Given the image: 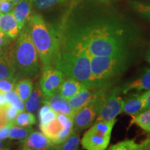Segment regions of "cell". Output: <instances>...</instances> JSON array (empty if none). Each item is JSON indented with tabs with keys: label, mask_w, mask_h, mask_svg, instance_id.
<instances>
[{
	"label": "cell",
	"mask_w": 150,
	"mask_h": 150,
	"mask_svg": "<svg viewBox=\"0 0 150 150\" xmlns=\"http://www.w3.org/2000/svg\"><path fill=\"white\" fill-rule=\"evenodd\" d=\"M56 31L60 37L83 48L90 56L133 53L132 48L140 42L138 29L112 16L72 18Z\"/></svg>",
	"instance_id": "obj_1"
},
{
	"label": "cell",
	"mask_w": 150,
	"mask_h": 150,
	"mask_svg": "<svg viewBox=\"0 0 150 150\" xmlns=\"http://www.w3.org/2000/svg\"><path fill=\"white\" fill-rule=\"evenodd\" d=\"M53 66L66 77L79 81L92 88L91 56L83 48L60 37Z\"/></svg>",
	"instance_id": "obj_2"
},
{
	"label": "cell",
	"mask_w": 150,
	"mask_h": 150,
	"mask_svg": "<svg viewBox=\"0 0 150 150\" xmlns=\"http://www.w3.org/2000/svg\"><path fill=\"white\" fill-rule=\"evenodd\" d=\"M133 59V53L106 56H91L92 89L106 91L126 72Z\"/></svg>",
	"instance_id": "obj_3"
},
{
	"label": "cell",
	"mask_w": 150,
	"mask_h": 150,
	"mask_svg": "<svg viewBox=\"0 0 150 150\" xmlns=\"http://www.w3.org/2000/svg\"><path fill=\"white\" fill-rule=\"evenodd\" d=\"M27 26L42 68L53 66L59 47V36L56 29L47 24L42 16L39 14L30 16Z\"/></svg>",
	"instance_id": "obj_4"
},
{
	"label": "cell",
	"mask_w": 150,
	"mask_h": 150,
	"mask_svg": "<svg viewBox=\"0 0 150 150\" xmlns=\"http://www.w3.org/2000/svg\"><path fill=\"white\" fill-rule=\"evenodd\" d=\"M13 54L16 72L20 77L32 78L38 75L40 71V58L26 24L19 35Z\"/></svg>",
	"instance_id": "obj_5"
},
{
	"label": "cell",
	"mask_w": 150,
	"mask_h": 150,
	"mask_svg": "<svg viewBox=\"0 0 150 150\" xmlns=\"http://www.w3.org/2000/svg\"><path fill=\"white\" fill-rule=\"evenodd\" d=\"M39 127L42 134L55 146L64 142L71 134L73 131V120L69 116L58 113L53 120L39 125Z\"/></svg>",
	"instance_id": "obj_6"
},
{
	"label": "cell",
	"mask_w": 150,
	"mask_h": 150,
	"mask_svg": "<svg viewBox=\"0 0 150 150\" xmlns=\"http://www.w3.org/2000/svg\"><path fill=\"white\" fill-rule=\"evenodd\" d=\"M105 92L96 91V93L91 102L76 112L72 119L74 130L79 132L93 125L106 98Z\"/></svg>",
	"instance_id": "obj_7"
},
{
	"label": "cell",
	"mask_w": 150,
	"mask_h": 150,
	"mask_svg": "<svg viewBox=\"0 0 150 150\" xmlns=\"http://www.w3.org/2000/svg\"><path fill=\"white\" fill-rule=\"evenodd\" d=\"M120 88H115L106 96L99 110L96 121L116 119V117L122 112L124 99L120 96Z\"/></svg>",
	"instance_id": "obj_8"
},
{
	"label": "cell",
	"mask_w": 150,
	"mask_h": 150,
	"mask_svg": "<svg viewBox=\"0 0 150 150\" xmlns=\"http://www.w3.org/2000/svg\"><path fill=\"white\" fill-rule=\"evenodd\" d=\"M65 78V74L54 66L42 68L39 86L42 91L43 99L48 98L58 93L60 86Z\"/></svg>",
	"instance_id": "obj_9"
},
{
	"label": "cell",
	"mask_w": 150,
	"mask_h": 150,
	"mask_svg": "<svg viewBox=\"0 0 150 150\" xmlns=\"http://www.w3.org/2000/svg\"><path fill=\"white\" fill-rule=\"evenodd\" d=\"M110 136H104L89 129L81 139L82 147L87 150H104L108 147Z\"/></svg>",
	"instance_id": "obj_10"
},
{
	"label": "cell",
	"mask_w": 150,
	"mask_h": 150,
	"mask_svg": "<svg viewBox=\"0 0 150 150\" xmlns=\"http://www.w3.org/2000/svg\"><path fill=\"white\" fill-rule=\"evenodd\" d=\"M16 74L13 50L6 47L0 48V80L13 78Z\"/></svg>",
	"instance_id": "obj_11"
},
{
	"label": "cell",
	"mask_w": 150,
	"mask_h": 150,
	"mask_svg": "<svg viewBox=\"0 0 150 150\" xmlns=\"http://www.w3.org/2000/svg\"><path fill=\"white\" fill-rule=\"evenodd\" d=\"M52 142L42 133L32 131L20 142V149L24 150L49 149L53 147Z\"/></svg>",
	"instance_id": "obj_12"
},
{
	"label": "cell",
	"mask_w": 150,
	"mask_h": 150,
	"mask_svg": "<svg viewBox=\"0 0 150 150\" xmlns=\"http://www.w3.org/2000/svg\"><path fill=\"white\" fill-rule=\"evenodd\" d=\"M42 103L48 104L57 113L63 114L73 119L76 111L73 109L69 101L56 93L48 98L43 99Z\"/></svg>",
	"instance_id": "obj_13"
},
{
	"label": "cell",
	"mask_w": 150,
	"mask_h": 150,
	"mask_svg": "<svg viewBox=\"0 0 150 150\" xmlns=\"http://www.w3.org/2000/svg\"><path fill=\"white\" fill-rule=\"evenodd\" d=\"M145 102L144 94L134 93L124 99L122 112L128 115H137L145 110Z\"/></svg>",
	"instance_id": "obj_14"
},
{
	"label": "cell",
	"mask_w": 150,
	"mask_h": 150,
	"mask_svg": "<svg viewBox=\"0 0 150 150\" xmlns=\"http://www.w3.org/2000/svg\"><path fill=\"white\" fill-rule=\"evenodd\" d=\"M150 89V68H145L138 78L125 84L121 89L123 94H128L131 91L140 93Z\"/></svg>",
	"instance_id": "obj_15"
},
{
	"label": "cell",
	"mask_w": 150,
	"mask_h": 150,
	"mask_svg": "<svg viewBox=\"0 0 150 150\" xmlns=\"http://www.w3.org/2000/svg\"><path fill=\"white\" fill-rule=\"evenodd\" d=\"M31 4L30 0H22L15 5L12 13L17 20L20 31L28 22L31 13Z\"/></svg>",
	"instance_id": "obj_16"
},
{
	"label": "cell",
	"mask_w": 150,
	"mask_h": 150,
	"mask_svg": "<svg viewBox=\"0 0 150 150\" xmlns=\"http://www.w3.org/2000/svg\"><path fill=\"white\" fill-rule=\"evenodd\" d=\"M86 87L87 86L79 81L65 76V79L60 86L58 93L68 100Z\"/></svg>",
	"instance_id": "obj_17"
},
{
	"label": "cell",
	"mask_w": 150,
	"mask_h": 150,
	"mask_svg": "<svg viewBox=\"0 0 150 150\" xmlns=\"http://www.w3.org/2000/svg\"><path fill=\"white\" fill-rule=\"evenodd\" d=\"M0 29L11 39L16 38L20 31L18 22L12 13L1 15Z\"/></svg>",
	"instance_id": "obj_18"
},
{
	"label": "cell",
	"mask_w": 150,
	"mask_h": 150,
	"mask_svg": "<svg viewBox=\"0 0 150 150\" xmlns=\"http://www.w3.org/2000/svg\"><path fill=\"white\" fill-rule=\"evenodd\" d=\"M95 90L86 87L76 94L74 96L68 99V101L73 109L76 112L81 108L88 104L95 96Z\"/></svg>",
	"instance_id": "obj_19"
},
{
	"label": "cell",
	"mask_w": 150,
	"mask_h": 150,
	"mask_svg": "<svg viewBox=\"0 0 150 150\" xmlns=\"http://www.w3.org/2000/svg\"><path fill=\"white\" fill-rule=\"evenodd\" d=\"M43 95L40 86L35 83L34 89L25 102V109L28 112L34 113L39 108Z\"/></svg>",
	"instance_id": "obj_20"
},
{
	"label": "cell",
	"mask_w": 150,
	"mask_h": 150,
	"mask_svg": "<svg viewBox=\"0 0 150 150\" xmlns=\"http://www.w3.org/2000/svg\"><path fill=\"white\" fill-rule=\"evenodd\" d=\"M14 91L20 98L25 103L33 91V82L29 78H24L18 81L14 86Z\"/></svg>",
	"instance_id": "obj_21"
},
{
	"label": "cell",
	"mask_w": 150,
	"mask_h": 150,
	"mask_svg": "<svg viewBox=\"0 0 150 150\" xmlns=\"http://www.w3.org/2000/svg\"><path fill=\"white\" fill-rule=\"evenodd\" d=\"M79 142L80 136L79 131L73 129L71 134L64 142L60 145L54 146L52 149L58 150H75L78 149Z\"/></svg>",
	"instance_id": "obj_22"
},
{
	"label": "cell",
	"mask_w": 150,
	"mask_h": 150,
	"mask_svg": "<svg viewBox=\"0 0 150 150\" xmlns=\"http://www.w3.org/2000/svg\"><path fill=\"white\" fill-rule=\"evenodd\" d=\"M136 125L142 130L150 133V108L147 109L138 115L133 116L130 125Z\"/></svg>",
	"instance_id": "obj_23"
},
{
	"label": "cell",
	"mask_w": 150,
	"mask_h": 150,
	"mask_svg": "<svg viewBox=\"0 0 150 150\" xmlns=\"http://www.w3.org/2000/svg\"><path fill=\"white\" fill-rule=\"evenodd\" d=\"M117 121L116 119L110 120H99L96 121L91 128V130L97 131L104 136L111 137V133L114 125Z\"/></svg>",
	"instance_id": "obj_24"
},
{
	"label": "cell",
	"mask_w": 150,
	"mask_h": 150,
	"mask_svg": "<svg viewBox=\"0 0 150 150\" xmlns=\"http://www.w3.org/2000/svg\"><path fill=\"white\" fill-rule=\"evenodd\" d=\"M33 131L31 126L25 127H18L14 124L11 127L8 131V138L13 140H23Z\"/></svg>",
	"instance_id": "obj_25"
},
{
	"label": "cell",
	"mask_w": 150,
	"mask_h": 150,
	"mask_svg": "<svg viewBox=\"0 0 150 150\" xmlns=\"http://www.w3.org/2000/svg\"><path fill=\"white\" fill-rule=\"evenodd\" d=\"M14 125L18 127L31 126L36 122L35 115L29 112H20L13 121Z\"/></svg>",
	"instance_id": "obj_26"
},
{
	"label": "cell",
	"mask_w": 150,
	"mask_h": 150,
	"mask_svg": "<svg viewBox=\"0 0 150 150\" xmlns=\"http://www.w3.org/2000/svg\"><path fill=\"white\" fill-rule=\"evenodd\" d=\"M57 112L52 109L48 104H44L38 111L40 125L47 123L53 120L54 119H55L57 117Z\"/></svg>",
	"instance_id": "obj_27"
},
{
	"label": "cell",
	"mask_w": 150,
	"mask_h": 150,
	"mask_svg": "<svg viewBox=\"0 0 150 150\" xmlns=\"http://www.w3.org/2000/svg\"><path fill=\"white\" fill-rule=\"evenodd\" d=\"M4 96L7 104L13 105L18 108L19 112L24 111V110H25V103L20 98V97L18 96V94L16 93L14 90L5 93Z\"/></svg>",
	"instance_id": "obj_28"
},
{
	"label": "cell",
	"mask_w": 150,
	"mask_h": 150,
	"mask_svg": "<svg viewBox=\"0 0 150 150\" xmlns=\"http://www.w3.org/2000/svg\"><path fill=\"white\" fill-rule=\"evenodd\" d=\"M139 144L134 140L127 139L112 145L108 148L110 150H138Z\"/></svg>",
	"instance_id": "obj_29"
},
{
	"label": "cell",
	"mask_w": 150,
	"mask_h": 150,
	"mask_svg": "<svg viewBox=\"0 0 150 150\" xmlns=\"http://www.w3.org/2000/svg\"><path fill=\"white\" fill-rule=\"evenodd\" d=\"M131 7L138 15L150 21V5L138 1H133Z\"/></svg>",
	"instance_id": "obj_30"
},
{
	"label": "cell",
	"mask_w": 150,
	"mask_h": 150,
	"mask_svg": "<svg viewBox=\"0 0 150 150\" xmlns=\"http://www.w3.org/2000/svg\"><path fill=\"white\" fill-rule=\"evenodd\" d=\"M65 0H30L31 6L35 8L44 10L62 3Z\"/></svg>",
	"instance_id": "obj_31"
},
{
	"label": "cell",
	"mask_w": 150,
	"mask_h": 150,
	"mask_svg": "<svg viewBox=\"0 0 150 150\" xmlns=\"http://www.w3.org/2000/svg\"><path fill=\"white\" fill-rule=\"evenodd\" d=\"M17 77H13L7 79L0 80V91L3 93H6L14 89L15 84L16 83Z\"/></svg>",
	"instance_id": "obj_32"
},
{
	"label": "cell",
	"mask_w": 150,
	"mask_h": 150,
	"mask_svg": "<svg viewBox=\"0 0 150 150\" xmlns=\"http://www.w3.org/2000/svg\"><path fill=\"white\" fill-rule=\"evenodd\" d=\"M4 110L9 122H13L18 114L20 112L16 106L8 104H7L4 107Z\"/></svg>",
	"instance_id": "obj_33"
},
{
	"label": "cell",
	"mask_w": 150,
	"mask_h": 150,
	"mask_svg": "<svg viewBox=\"0 0 150 150\" xmlns=\"http://www.w3.org/2000/svg\"><path fill=\"white\" fill-rule=\"evenodd\" d=\"M15 5L11 0H0V13L1 14L11 13L13 12Z\"/></svg>",
	"instance_id": "obj_34"
},
{
	"label": "cell",
	"mask_w": 150,
	"mask_h": 150,
	"mask_svg": "<svg viewBox=\"0 0 150 150\" xmlns=\"http://www.w3.org/2000/svg\"><path fill=\"white\" fill-rule=\"evenodd\" d=\"M13 122H9L6 126L0 129V140H4L8 137V131L11 127L13 125Z\"/></svg>",
	"instance_id": "obj_35"
},
{
	"label": "cell",
	"mask_w": 150,
	"mask_h": 150,
	"mask_svg": "<svg viewBox=\"0 0 150 150\" xmlns=\"http://www.w3.org/2000/svg\"><path fill=\"white\" fill-rule=\"evenodd\" d=\"M11 39L8 38L4 33L3 32L2 30L0 29V48H2L6 46L10 42Z\"/></svg>",
	"instance_id": "obj_36"
},
{
	"label": "cell",
	"mask_w": 150,
	"mask_h": 150,
	"mask_svg": "<svg viewBox=\"0 0 150 150\" xmlns=\"http://www.w3.org/2000/svg\"><path fill=\"white\" fill-rule=\"evenodd\" d=\"M9 122L3 108H0V129L2 128Z\"/></svg>",
	"instance_id": "obj_37"
},
{
	"label": "cell",
	"mask_w": 150,
	"mask_h": 150,
	"mask_svg": "<svg viewBox=\"0 0 150 150\" xmlns=\"http://www.w3.org/2000/svg\"><path fill=\"white\" fill-rule=\"evenodd\" d=\"M138 150H150V138L139 143Z\"/></svg>",
	"instance_id": "obj_38"
},
{
	"label": "cell",
	"mask_w": 150,
	"mask_h": 150,
	"mask_svg": "<svg viewBox=\"0 0 150 150\" xmlns=\"http://www.w3.org/2000/svg\"><path fill=\"white\" fill-rule=\"evenodd\" d=\"M144 94V97H145V110L150 108V89L149 91H145Z\"/></svg>",
	"instance_id": "obj_39"
},
{
	"label": "cell",
	"mask_w": 150,
	"mask_h": 150,
	"mask_svg": "<svg viewBox=\"0 0 150 150\" xmlns=\"http://www.w3.org/2000/svg\"><path fill=\"white\" fill-rule=\"evenodd\" d=\"M6 104H7V102L5 99L4 93H1V92L0 91V108L4 107Z\"/></svg>",
	"instance_id": "obj_40"
},
{
	"label": "cell",
	"mask_w": 150,
	"mask_h": 150,
	"mask_svg": "<svg viewBox=\"0 0 150 150\" xmlns=\"http://www.w3.org/2000/svg\"><path fill=\"white\" fill-rule=\"evenodd\" d=\"M7 144L8 142H5L4 140H0V149H8Z\"/></svg>",
	"instance_id": "obj_41"
},
{
	"label": "cell",
	"mask_w": 150,
	"mask_h": 150,
	"mask_svg": "<svg viewBox=\"0 0 150 150\" xmlns=\"http://www.w3.org/2000/svg\"><path fill=\"white\" fill-rule=\"evenodd\" d=\"M146 59H147V61L150 63V45H149V49H148L147 50V55H146Z\"/></svg>",
	"instance_id": "obj_42"
},
{
	"label": "cell",
	"mask_w": 150,
	"mask_h": 150,
	"mask_svg": "<svg viewBox=\"0 0 150 150\" xmlns=\"http://www.w3.org/2000/svg\"><path fill=\"white\" fill-rule=\"evenodd\" d=\"M11 1H12L15 4H18V2H20V1H22V0H11Z\"/></svg>",
	"instance_id": "obj_43"
},
{
	"label": "cell",
	"mask_w": 150,
	"mask_h": 150,
	"mask_svg": "<svg viewBox=\"0 0 150 150\" xmlns=\"http://www.w3.org/2000/svg\"><path fill=\"white\" fill-rule=\"evenodd\" d=\"M101 1H110V0H101Z\"/></svg>",
	"instance_id": "obj_44"
},
{
	"label": "cell",
	"mask_w": 150,
	"mask_h": 150,
	"mask_svg": "<svg viewBox=\"0 0 150 150\" xmlns=\"http://www.w3.org/2000/svg\"><path fill=\"white\" fill-rule=\"evenodd\" d=\"M1 13H0V17H1Z\"/></svg>",
	"instance_id": "obj_45"
},
{
	"label": "cell",
	"mask_w": 150,
	"mask_h": 150,
	"mask_svg": "<svg viewBox=\"0 0 150 150\" xmlns=\"http://www.w3.org/2000/svg\"><path fill=\"white\" fill-rule=\"evenodd\" d=\"M149 138H150V134H149Z\"/></svg>",
	"instance_id": "obj_46"
},
{
	"label": "cell",
	"mask_w": 150,
	"mask_h": 150,
	"mask_svg": "<svg viewBox=\"0 0 150 150\" xmlns=\"http://www.w3.org/2000/svg\"><path fill=\"white\" fill-rule=\"evenodd\" d=\"M149 1H150V0H149Z\"/></svg>",
	"instance_id": "obj_47"
}]
</instances>
